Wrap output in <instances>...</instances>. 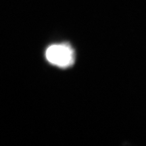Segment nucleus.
I'll return each mask as SVG.
<instances>
[{
	"mask_svg": "<svg viewBox=\"0 0 146 146\" xmlns=\"http://www.w3.org/2000/svg\"><path fill=\"white\" fill-rule=\"evenodd\" d=\"M45 56L49 62L60 68L70 67L75 60L74 50L67 43L50 45L47 49Z\"/></svg>",
	"mask_w": 146,
	"mask_h": 146,
	"instance_id": "f257e3e1",
	"label": "nucleus"
}]
</instances>
